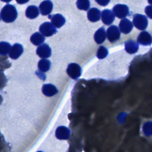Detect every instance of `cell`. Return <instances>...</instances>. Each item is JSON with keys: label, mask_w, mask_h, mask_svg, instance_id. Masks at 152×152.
Here are the masks:
<instances>
[{"label": "cell", "mask_w": 152, "mask_h": 152, "mask_svg": "<svg viewBox=\"0 0 152 152\" xmlns=\"http://www.w3.org/2000/svg\"><path fill=\"white\" fill-rule=\"evenodd\" d=\"M119 26L120 31L124 34L129 33L133 28V24L132 22L127 18H123L121 20Z\"/></svg>", "instance_id": "cell-12"}, {"label": "cell", "mask_w": 152, "mask_h": 152, "mask_svg": "<svg viewBox=\"0 0 152 152\" xmlns=\"http://www.w3.org/2000/svg\"><path fill=\"white\" fill-rule=\"evenodd\" d=\"M98 4L102 6H106L107 5L110 0H95Z\"/></svg>", "instance_id": "cell-26"}, {"label": "cell", "mask_w": 152, "mask_h": 152, "mask_svg": "<svg viewBox=\"0 0 152 152\" xmlns=\"http://www.w3.org/2000/svg\"><path fill=\"white\" fill-rule=\"evenodd\" d=\"M106 34L108 40L110 42H116L120 38V30L116 26H111L107 28Z\"/></svg>", "instance_id": "cell-7"}, {"label": "cell", "mask_w": 152, "mask_h": 152, "mask_svg": "<svg viewBox=\"0 0 152 152\" xmlns=\"http://www.w3.org/2000/svg\"><path fill=\"white\" fill-rule=\"evenodd\" d=\"M145 12L150 18L152 19V5L147 6L145 8Z\"/></svg>", "instance_id": "cell-25"}, {"label": "cell", "mask_w": 152, "mask_h": 152, "mask_svg": "<svg viewBox=\"0 0 152 152\" xmlns=\"http://www.w3.org/2000/svg\"><path fill=\"white\" fill-rule=\"evenodd\" d=\"M51 21L55 27L59 28L65 24V19L61 14H56L52 16L51 18Z\"/></svg>", "instance_id": "cell-18"}, {"label": "cell", "mask_w": 152, "mask_h": 152, "mask_svg": "<svg viewBox=\"0 0 152 152\" xmlns=\"http://www.w3.org/2000/svg\"><path fill=\"white\" fill-rule=\"evenodd\" d=\"M101 17L100 11L96 8H92L87 12L88 19L91 22H96L100 20Z\"/></svg>", "instance_id": "cell-17"}, {"label": "cell", "mask_w": 152, "mask_h": 152, "mask_svg": "<svg viewBox=\"0 0 152 152\" xmlns=\"http://www.w3.org/2000/svg\"><path fill=\"white\" fill-rule=\"evenodd\" d=\"M53 8V4L50 0L43 1L39 5V10L40 13L43 15L49 14Z\"/></svg>", "instance_id": "cell-13"}, {"label": "cell", "mask_w": 152, "mask_h": 152, "mask_svg": "<svg viewBox=\"0 0 152 152\" xmlns=\"http://www.w3.org/2000/svg\"><path fill=\"white\" fill-rule=\"evenodd\" d=\"M39 30L43 36H50L56 33V27L50 22L43 23L39 27Z\"/></svg>", "instance_id": "cell-4"}, {"label": "cell", "mask_w": 152, "mask_h": 152, "mask_svg": "<svg viewBox=\"0 0 152 152\" xmlns=\"http://www.w3.org/2000/svg\"><path fill=\"white\" fill-rule=\"evenodd\" d=\"M45 40L44 36L40 33L36 32L30 37L31 42L34 45H40Z\"/></svg>", "instance_id": "cell-20"}, {"label": "cell", "mask_w": 152, "mask_h": 152, "mask_svg": "<svg viewBox=\"0 0 152 152\" xmlns=\"http://www.w3.org/2000/svg\"><path fill=\"white\" fill-rule=\"evenodd\" d=\"M39 11L37 7L34 5L28 6L26 10V15L30 19H33L39 15Z\"/></svg>", "instance_id": "cell-19"}, {"label": "cell", "mask_w": 152, "mask_h": 152, "mask_svg": "<svg viewBox=\"0 0 152 152\" xmlns=\"http://www.w3.org/2000/svg\"><path fill=\"white\" fill-rule=\"evenodd\" d=\"M77 7L78 9L87 11L90 7V2L88 0H77Z\"/></svg>", "instance_id": "cell-23"}, {"label": "cell", "mask_w": 152, "mask_h": 152, "mask_svg": "<svg viewBox=\"0 0 152 152\" xmlns=\"http://www.w3.org/2000/svg\"><path fill=\"white\" fill-rule=\"evenodd\" d=\"M71 109L68 104L60 111L44 138L30 152H68Z\"/></svg>", "instance_id": "cell-1"}, {"label": "cell", "mask_w": 152, "mask_h": 152, "mask_svg": "<svg viewBox=\"0 0 152 152\" xmlns=\"http://www.w3.org/2000/svg\"><path fill=\"white\" fill-rule=\"evenodd\" d=\"M2 20L6 23L13 22L17 17V11L14 5L7 4L1 11Z\"/></svg>", "instance_id": "cell-2"}, {"label": "cell", "mask_w": 152, "mask_h": 152, "mask_svg": "<svg viewBox=\"0 0 152 152\" xmlns=\"http://www.w3.org/2000/svg\"><path fill=\"white\" fill-rule=\"evenodd\" d=\"M107 36L106 32L103 27L99 28L94 35V39L97 44L102 43L106 39Z\"/></svg>", "instance_id": "cell-16"}, {"label": "cell", "mask_w": 152, "mask_h": 152, "mask_svg": "<svg viewBox=\"0 0 152 152\" xmlns=\"http://www.w3.org/2000/svg\"><path fill=\"white\" fill-rule=\"evenodd\" d=\"M137 41L142 45H150L152 43V37L149 33L143 31L138 36Z\"/></svg>", "instance_id": "cell-14"}, {"label": "cell", "mask_w": 152, "mask_h": 152, "mask_svg": "<svg viewBox=\"0 0 152 152\" xmlns=\"http://www.w3.org/2000/svg\"><path fill=\"white\" fill-rule=\"evenodd\" d=\"M102 20L106 25H110L115 20V15L113 11L109 10H104L101 14Z\"/></svg>", "instance_id": "cell-11"}, {"label": "cell", "mask_w": 152, "mask_h": 152, "mask_svg": "<svg viewBox=\"0 0 152 152\" xmlns=\"http://www.w3.org/2000/svg\"><path fill=\"white\" fill-rule=\"evenodd\" d=\"M50 66V62L46 59H40L38 63V68L42 72L48 71L49 69Z\"/></svg>", "instance_id": "cell-21"}, {"label": "cell", "mask_w": 152, "mask_h": 152, "mask_svg": "<svg viewBox=\"0 0 152 152\" xmlns=\"http://www.w3.org/2000/svg\"><path fill=\"white\" fill-rule=\"evenodd\" d=\"M11 46V45L5 42H0V55H6L9 53Z\"/></svg>", "instance_id": "cell-22"}, {"label": "cell", "mask_w": 152, "mask_h": 152, "mask_svg": "<svg viewBox=\"0 0 152 152\" xmlns=\"http://www.w3.org/2000/svg\"><path fill=\"white\" fill-rule=\"evenodd\" d=\"M148 2L150 4H151V5H152V0H148Z\"/></svg>", "instance_id": "cell-29"}, {"label": "cell", "mask_w": 152, "mask_h": 152, "mask_svg": "<svg viewBox=\"0 0 152 152\" xmlns=\"http://www.w3.org/2000/svg\"><path fill=\"white\" fill-rule=\"evenodd\" d=\"M36 53L42 59H46L50 57L51 55V49L47 44H43L37 48Z\"/></svg>", "instance_id": "cell-9"}, {"label": "cell", "mask_w": 152, "mask_h": 152, "mask_svg": "<svg viewBox=\"0 0 152 152\" xmlns=\"http://www.w3.org/2000/svg\"><path fill=\"white\" fill-rule=\"evenodd\" d=\"M138 43L132 40H127L125 43V49L127 53L129 54H133L137 52L138 50Z\"/></svg>", "instance_id": "cell-15"}, {"label": "cell", "mask_w": 152, "mask_h": 152, "mask_svg": "<svg viewBox=\"0 0 152 152\" xmlns=\"http://www.w3.org/2000/svg\"><path fill=\"white\" fill-rule=\"evenodd\" d=\"M133 24L137 28L144 30L148 26V20L145 15L137 14L133 18Z\"/></svg>", "instance_id": "cell-3"}, {"label": "cell", "mask_w": 152, "mask_h": 152, "mask_svg": "<svg viewBox=\"0 0 152 152\" xmlns=\"http://www.w3.org/2000/svg\"><path fill=\"white\" fill-rule=\"evenodd\" d=\"M42 90L45 96L50 97H53L59 93V90L56 87L50 83L43 85Z\"/></svg>", "instance_id": "cell-8"}, {"label": "cell", "mask_w": 152, "mask_h": 152, "mask_svg": "<svg viewBox=\"0 0 152 152\" xmlns=\"http://www.w3.org/2000/svg\"><path fill=\"white\" fill-rule=\"evenodd\" d=\"M113 12L119 18H124L128 14L129 8L125 4H117L113 8Z\"/></svg>", "instance_id": "cell-6"}, {"label": "cell", "mask_w": 152, "mask_h": 152, "mask_svg": "<svg viewBox=\"0 0 152 152\" xmlns=\"http://www.w3.org/2000/svg\"><path fill=\"white\" fill-rule=\"evenodd\" d=\"M1 1H4V2H10L12 0H1Z\"/></svg>", "instance_id": "cell-28"}, {"label": "cell", "mask_w": 152, "mask_h": 152, "mask_svg": "<svg viewBox=\"0 0 152 152\" xmlns=\"http://www.w3.org/2000/svg\"><path fill=\"white\" fill-rule=\"evenodd\" d=\"M23 48L22 45L19 43H15L10 49L9 56L11 58L16 59L20 56V55L23 53Z\"/></svg>", "instance_id": "cell-10"}, {"label": "cell", "mask_w": 152, "mask_h": 152, "mask_svg": "<svg viewBox=\"0 0 152 152\" xmlns=\"http://www.w3.org/2000/svg\"><path fill=\"white\" fill-rule=\"evenodd\" d=\"M107 54H108L107 49L105 47L101 46L99 47V48L97 50V57L99 59H103L105 57H106Z\"/></svg>", "instance_id": "cell-24"}, {"label": "cell", "mask_w": 152, "mask_h": 152, "mask_svg": "<svg viewBox=\"0 0 152 152\" xmlns=\"http://www.w3.org/2000/svg\"><path fill=\"white\" fill-rule=\"evenodd\" d=\"M68 75L73 79H77L81 75V68L80 66L76 63H71L68 65L66 69Z\"/></svg>", "instance_id": "cell-5"}, {"label": "cell", "mask_w": 152, "mask_h": 152, "mask_svg": "<svg viewBox=\"0 0 152 152\" xmlns=\"http://www.w3.org/2000/svg\"><path fill=\"white\" fill-rule=\"evenodd\" d=\"M17 1V3L20 4H24L27 3L29 0H15Z\"/></svg>", "instance_id": "cell-27"}]
</instances>
